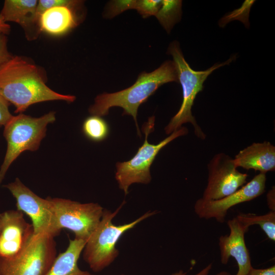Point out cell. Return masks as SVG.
<instances>
[{"mask_svg": "<svg viewBox=\"0 0 275 275\" xmlns=\"http://www.w3.org/2000/svg\"><path fill=\"white\" fill-rule=\"evenodd\" d=\"M136 0H116L108 3L105 16L112 18L129 9H134Z\"/></svg>", "mask_w": 275, "mask_h": 275, "instance_id": "603a6c76", "label": "cell"}, {"mask_svg": "<svg viewBox=\"0 0 275 275\" xmlns=\"http://www.w3.org/2000/svg\"><path fill=\"white\" fill-rule=\"evenodd\" d=\"M12 56L8 50L7 36L0 34V65L8 60Z\"/></svg>", "mask_w": 275, "mask_h": 275, "instance_id": "484cf974", "label": "cell"}, {"mask_svg": "<svg viewBox=\"0 0 275 275\" xmlns=\"http://www.w3.org/2000/svg\"><path fill=\"white\" fill-rule=\"evenodd\" d=\"M212 268V264H210L202 269L200 272L194 275H208L209 272ZM171 275H187L186 272L180 270L177 272L173 273Z\"/></svg>", "mask_w": 275, "mask_h": 275, "instance_id": "f1b7e54d", "label": "cell"}, {"mask_svg": "<svg viewBox=\"0 0 275 275\" xmlns=\"http://www.w3.org/2000/svg\"><path fill=\"white\" fill-rule=\"evenodd\" d=\"M120 275H125V274H120Z\"/></svg>", "mask_w": 275, "mask_h": 275, "instance_id": "1f68e13d", "label": "cell"}, {"mask_svg": "<svg viewBox=\"0 0 275 275\" xmlns=\"http://www.w3.org/2000/svg\"><path fill=\"white\" fill-rule=\"evenodd\" d=\"M247 275H275V265L263 269L253 267Z\"/></svg>", "mask_w": 275, "mask_h": 275, "instance_id": "4316f807", "label": "cell"}, {"mask_svg": "<svg viewBox=\"0 0 275 275\" xmlns=\"http://www.w3.org/2000/svg\"><path fill=\"white\" fill-rule=\"evenodd\" d=\"M154 122L155 117L152 116L143 125L145 141L135 155L128 161L116 163L115 178L119 188L125 195L132 184L149 183L151 180L150 167L160 150L174 139L188 133L187 128L181 127L158 144H151L148 143L147 138L154 129Z\"/></svg>", "mask_w": 275, "mask_h": 275, "instance_id": "8992f818", "label": "cell"}, {"mask_svg": "<svg viewBox=\"0 0 275 275\" xmlns=\"http://www.w3.org/2000/svg\"><path fill=\"white\" fill-rule=\"evenodd\" d=\"M38 3L37 0H6L0 14L6 22L19 24L28 39H35L40 32L36 16Z\"/></svg>", "mask_w": 275, "mask_h": 275, "instance_id": "5bb4252c", "label": "cell"}, {"mask_svg": "<svg viewBox=\"0 0 275 275\" xmlns=\"http://www.w3.org/2000/svg\"><path fill=\"white\" fill-rule=\"evenodd\" d=\"M81 6H57L47 9L39 18L40 32L53 36L66 33L78 24L76 10Z\"/></svg>", "mask_w": 275, "mask_h": 275, "instance_id": "2e32d148", "label": "cell"}, {"mask_svg": "<svg viewBox=\"0 0 275 275\" xmlns=\"http://www.w3.org/2000/svg\"><path fill=\"white\" fill-rule=\"evenodd\" d=\"M123 204L114 212L104 209L99 224L86 242L82 258L95 272L103 270L118 257L119 252L116 244L124 233L156 213L148 211L132 222L115 225L112 220Z\"/></svg>", "mask_w": 275, "mask_h": 275, "instance_id": "277c9868", "label": "cell"}, {"mask_svg": "<svg viewBox=\"0 0 275 275\" xmlns=\"http://www.w3.org/2000/svg\"><path fill=\"white\" fill-rule=\"evenodd\" d=\"M11 31L10 25L6 22L0 14V34L6 35L9 34Z\"/></svg>", "mask_w": 275, "mask_h": 275, "instance_id": "f546056e", "label": "cell"}, {"mask_svg": "<svg viewBox=\"0 0 275 275\" xmlns=\"http://www.w3.org/2000/svg\"><path fill=\"white\" fill-rule=\"evenodd\" d=\"M266 181V174L259 173L236 191L222 199L206 200L201 198L195 203V212L201 218H214L223 223L231 208L262 195L265 190Z\"/></svg>", "mask_w": 275, "mask_h": 275, "instance_id": "8fae6325", "label": "cell"}, {"mask_svg": "<svg viewBox=\"0 0 275 275\" xmlns=\"http://www.w3.org/2000/svg\"><path fill=\"white\" fill-rule=\"evenodd\" d=\"M172 81L178 82V79L174 62L169 60L151 72H142L135 82L128 88L115 93H103L98 95L89 111L92 115L101 117L107 115L111 107H121L124 110L123 115H128L133 117L138 134L140 135L136 118L139 106L161 86Z\"/></svg>", "mask_w": 275, "mask_h": 275, "instance_id": "7a4b0ae2", "label": "cell"}, {"mask_svg": "<svg viewBox=\"0 0 275 275\" xmlns=\"http://www.w3.org/2000/svg\"><path fill=\"white\" fill-rule=\"evenodd\" d=\"M83 2L76 0H40L36 10V16L39 21L40 15L46 10L57 6L78 7L82 6Z\"/></svg>", "mask_w": 275, "mask_h": 275, "instance_id": "7402d4cb", "label": "cell"}, {"mask_svg": "<svg viewBox=\"0 0 275 275\" xmlns=\"http://www.w3.org/2000/svg\"><path fill=\"white\" fill-rule=\"evenodd\" d=\"M214 275H231L228 272L226 271H221Z\"/></svg>", "mask_w": 275, "mask_h": 275, "instance_id": "4dcf8cb0", "label": "cell"}, {"mask_svg": "<svg viewBox=\"0 0 275 275\" xmlns=\"http://www.w3.org/2000/svg\"><path fill=\"white\" fill-rule=\"evenodd\" d=\"M57 257L54 237L34 235L25 250L12 258L0 257V275H45Z\"/></svg>", "mask_w": 275, "mask_h": 275, "instance_id": "52a82bcc", "label": "cell"}, {"mask_svg": "<svg viewBox=\"0 0 275 275\" xmlns=\"http://www.w3.org/2000/svg\"><path fill=\"white\" fill-rule=\"evenodd\" d=\"M255 1L246 0L239 8L225 15L218 22L220 27H224L228 23L234 20H238L242 22L245 26L249 28V20L250 9Z\"/></svg>", "mask_w": 275, "mask_h": 275, "instance_id": "44dd1931", "label": "cell"}, {"mask_svg": "<svg viewBox=\"0 0 275 275\" xmlns=\"http://www.w3.org/2000/svg\"><path fill=\"white\" fill-rule=\"evenodd\" d=\"M10 103L0 94V127L5 126L12 117L9 106Z\"/></svg>", "mask_w": 275, "mask_h": 275, "instance_id": "d4e9b609", "label": "cell"}, {"mask_svg": "<svg viewBox=\"0 0 275 275\" xmlns=\"http://www.w3.org/2000/svg\"><path fill=\"white\" fill-rule=\"evenodd\" d=\"M161 4V0H136L135 9L143 18L155 15Z\"/></svg>", "mask_w": 275, "mask_h": 275, "instance_id": "cb8c5ba5", "label": "cell"}, {"mask_svg": "<svg viewBox=\"0 0 275 275\" xmlns=\"http://www.w3.org/2000/svg\"><path fill=\"white\" fill-rule=\"evenodd\" d=\"M236 217L249 228L252 225L259 226L269 239L275 241V211H270L263 215L240 213Z\"/></svg>", "mask_w": 275, "mask_h": 275, "instance_id": "d6986e66", "label": "cell"}, {"mask_svg": "<svg viewBox=\"0 0 275 275\" xmlns=\"http://www.w3.org/2000/svg\"><path fill=\"white\" fill-rule=\"evenodd\" d=\"M4 186L15 198L17 209L31 218L34 235L46 234L53 237L59 235L61 230L58 227L49 198L40 197L18 178Z\"/></svg>", "mask_w": 275, "mask_h": 275, "instance_id": "9c48e42d", "label": "cell"}, {"mask_svg": "<svg viewBox=\"0 0 275 275\" xmlns=\"http://www.w3.org/2000/svg\"><path fill=\"white\" fill-rule=\"evenodd\" d=\"M59 228L72 232L75 238L87 241L99 224L104 209L98 203H81L49 198Z\"/></svg>", "mask_w": 275, "mask_h": 275, "instance_id": "ba28073f", "label": "cell"}, {"mask_svg": "<svg viewBox=\"0 0 275 275\" xmlns=\"http://www.w3.org/2000/svg\"><path fill=\"white\" fill-rule=\"evenodd\" d=\"M0 94L21 114L30 106L53 100L73 102L75 96L56 92L47 86L40 69L28 59L12 56L0 65Z\"/></svg>", "mask_w": 275, "mask_h": 275, "instance_id": "6da1fadb", "label": "cell"}, {"mask_svg": "<svg viewBox=\"0 0 275 275\" xmlns=\"http://www.w3.org/2000/svg\"><path fill=\"white\" fill-rule=\"evenodd\" d=\"M229 235H222L218 239L221 263L226 265L230 257L236 260L238 271L235 275H247L253 268L249 251L246 246L244 234L249 228L235 217L227 222Z\"/></svg>", "mask_w": 275, "mask_h": 275, "instance_id": "4fadbf2b", "label": "cell"}, {"mask_svg": "<svg viewBox=\"0 0 275 275\" xmlns=\"http://www.w3.org/2000/svg\"><path fill=\"white\" fill-rule=\"evenodd\" d=\"M55 120L54 112L39 118L22 113L12 116L4 126V136L7 142V148L0 169V184L10 166L22 152L34 151L39 148L46 135L47 125Z\"/></svg>", "mask_w": 275, "mask_h": 275, "instance_id": "5b68a950", "label": "cell"}, {"mask_svg": "<svg viewBox=\"0 0 275 275\" xmlns=\"http://www.w3.org/2000/svg\"><path fill=\"white\" fill-rule=\"evenodd\" d=\"M86 241L74 238L69 240L66 250L57 256L45 275H94L81 270L77 262Z\"/></svg>", "mask_w": 275, "mask_h": 275, "instance_id": "e0dca14e", "label": "cell"}, {"mask_svg": "<svg viewBox=\"0 0 275 275\" xmlns=\"http://www.w3.org/2000/svg\"><path fill=\"white\" fill-rule=\"evenodd\" d=\"M233 159L237 168L266 174L274 171L275 147L267 141L254 143L240 150Z\"/></svg>", "mask_w": 275, "mask_h": 275, "instance_id": "9a60e30c", "label": "cell"}, {"mask_svg": "<svg viewBox=\"0 0 275 275\" xmlns=\"http://www.w3.org/2000/svg\"><path fill=\"white\" fill-rule=\"evenodd\" d=\"M267 203L270 211H275V188L272 186L267 194Z\"/></svg>", "mask_w": 275, "mask_h": 275, "instance_id": "83f0119b", "label": "cell"}, {"mask_svg": "<svg viewBox=\"0 0 275 275\" xmlns=\"http://www.w3.org/2000/svg\"><path fill=\"white\" fill-rule=\"evenodd\" d=\"M182 1L163 0L155 15L161 25L170 33L174 25L181 19Z\"/></svg>", "mask_w": 275, "mask_h": 275, "instance_id": "ac0fdd59", "label": "cell"}, {"mask_svg": "<svg viewBox=\"0 0 275 275\" xmlns=\"http://www.w3.org/2000/svg\"><path fill=\"white\" fill-rule=\"evenodd\" d=\"M168 53L172 56L177 73L178 81L182 89V102L178 112L171 119L164 128L166 133L171 134L187 123H191L194 128L195 135L204 140L206 135L197 124L193 116L191 108L197 95L204 88L203 84L208 76L215 70L231 63L236 59L233 56L224 63H216L204 71L193 70L185 60L179 43L174 41L170 43Z\"/></svg>", "mask_w": 275, "mask_h": 275, "instance_id": "3957f363", "label": "cell"}, {"mask_svg": "<svg viewBox=\"0 0 275 275\" xmlns=\"http://www.w3.org/2000/svg\"><path fill=\"white\" fill-rule=\"evenodd\" d=\"M34 235L32 224L19 210L0 213V257L12 258L22 253Z\"/></svg>", "mask_w": 275, "mask_h": 275, "instance_id": "7c38bea8", "label": "cell"}, {"mask_svg": "<svg viewBox=\"0 0 275 275\" xmlns=\"http://www.w3.org/2000/svg\"><path fill=\"white\" fill-rule=\"evenodd\" d=\"M234 159L224 153L215 154L208 165L207 185L202 198L216 200L236 191L246 182L248 175L238 171Z\"/></svg>", "mask_w": 275, "mask_h": 275, "instance_id": "30bf717a", "label": "cell"}, {"mask_svg": "<svg viewBox=\"0 0 275 275\" xmlns=\"http://www.w3.org/2000/svg\"><path fill=\"white\" fill-rule=\"evenodd\" d=\"M82 131L85 136L94 142H100L105 139L109 133L108 124L100 116L92 115L83 122Z\"/></svg>", "mask_w": 275, "mask_h": 275, "instance_id": "ffe728a7", "label": "cell"}]
</instances>
